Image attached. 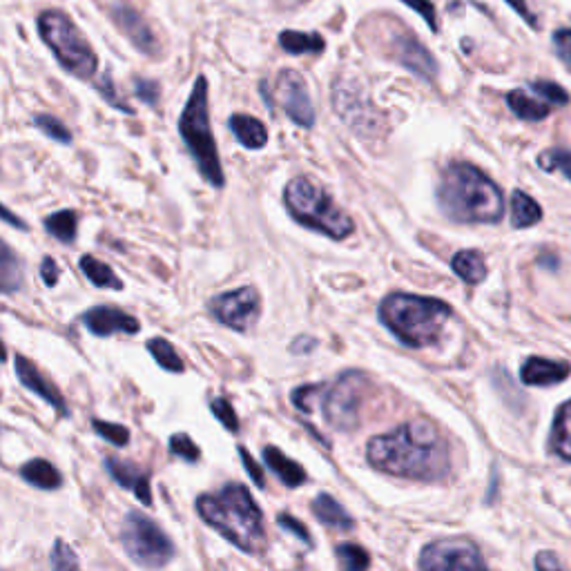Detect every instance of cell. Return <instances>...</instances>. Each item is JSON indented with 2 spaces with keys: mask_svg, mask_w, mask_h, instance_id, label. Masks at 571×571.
I'll use <instances>...</instances> for the list:
<instances>
[{
  "mask_svg": "<svg viewBox=\"0 0 571 571\" xmlns=\"http://www.w3.org/2000/svg\"><path fill=\"white\" fill-rule=\"evenodd\" d=\"M366 458L377 471L398 478L429 482L449 473V447L429 420H413L377 435L366 447Z\"/></svg>",
  "mask_w": 571,
  "mask_h": 571,
  "instance_id": "6da1fadb",
  "label": "cell"
},
{
  "mask_svg": "<svg viewBox=\"0 0 571 571\" xmlns=\"http://www.w3.org/2000/svg\"><path fill=\"white\" fill-rule=\"evenodd\" d=\"M438 201L444 215L460 224H496L505 212L500 188L485 172L464 161L444 170Z\"/></svg>",
  "mask_w": 571,
  "mask_h": 571,
  "instance_id": "7a4b0ae2",
  "label": "cell"
},
{
  "mask_svg": "<svg viewBox=\"0 0 571 571\" xmlns=\"http://www.w3.org/2000/svg\"><path fill=\"white\" fill-rule=\"evenodd\" d=\"M197 511L212 529H217L237 549L246 554H257L264 549V516L244 485L230 482L215 496H201L197 500Z\"/></svg>",
  "mask_w": 571,
  "mask_h": 571,
  "instance_id": "3957f363",
  "label": "cell"
},
{
  "mask_svg": "<svg viewBox=\"0 0 571 571\" xmlns=\"http://www.w3.org/2000/svg\"><path fill=\"white\" fill-rule=\"evenodd\" d=\"M451 308L433 297L393 293L380 304V319L393 335L413 348L435 344L442 337Z\"/></svg>",
  "mask_w": 571,
  "mask_h": 571,
  "instance_id": "277c9868",
  "label": "cell"
},
{
  "mask_svg": "<svg viewBox=\"0 0 571 571\" xmlns=\"http://www.w3.org/2000/svg\"><path fill=\"white\" fill-rule=\"evenodd\" d=\"M179 134L183 143H186L188 152L195 159L201 177L206 179L210 186L224 188L226 177L224 168H221L219 150L215 134L210 128V110H208V79L199 76L192 87V94L181 112L179 119Z\"/></svg>",
  "mask_w": 571,
  "mask_h": 571,
  "instance_id": "5b68a950",
  "label": "cell"
},
{
  "mask_svg": "<svg viewBox=\"0 0 571 571\" xmlns=\"http://www.w3.org/2000/svg\"><path fill=\"white\" fill-rule=\"evenodd\" d=\"M284 203L297 224L322 232L331 239H346L355 230L353 219L337 206L317 181L308 177H297L288 183Z\"/></svg>",
  "mask_w": 571,
  "mask_h": 571,
  "instance_id": "8992f818",
  "label": "cell"
},
{
  "mask_svg": "<svg viewBox=\"0 0 571 571\" xmlns=\"http://www.w3.org/2000/svg\"><path fill=\"white\" fill-rule=\"evenodd\" d=\"M38 34L54 52L56 61L76 79H92L96 74V54L74 21L61 9H47L38 16Z\"/></svg>",
  "mask_w": 571,
  "mask_h": 571,
  "instance_id": "52a82bcc",
  "label": "cell"
},
{
  "mask_svg": "<svg viewBox=\"0 0 571 571\" xmlns=\"http://www.w3.org/2000/svg\"><path fill=\"white\" fill-rule=\"evenodd\" d=\"M371 391V380L360 371H346L324 391L322 413L337 431H355L360 427V413Z\"/></svg>",
  "mask_w": 571,
  "mask_h": 571,
  "instance_id": "ba28073f",
  "label": "cell"
},
{
  "mask_svg": "<svg viewBox=\"0 0 571 571\" xmlns=\"http://www.w3.org/2000/svg\"><path fill=\"white\" fill-rule=\"evenodd\" d=\"M121 543L128 551V556L141 567L159 569L170 563L174 556V547L170 538L163 534L159 525L141 511H130L123 520Z\"/></svg>",
  "mask_w": 571,
  "mask_h": 571,
  "instance_id": "9c48e42d",
  "label": "cell"
},
{
  "mask_svg": "<svg viewBox=\"0 0 571 571\" xmlns=\"http://www.w3.org/2000/svg\"><path fill=\"white\" fill-rule=\"evenodd\" d=\"M333 105L335 112L342 116V121L351 128L355 134L364 139H373L382 130V114L375 110L373 101L369 99L360 81L344 76L337 79L333 87Z\"/></svg>",
  "mask_w": 571,
  "mask_h": 571,
  "instance_id": "30bf717a",
  "label": "cell"
},
{
  "mask_svg": "<svg viewBox=\"0 0 571 571\" xmlns=\"http://www.w3.org/2000/svg\"><path fill=\"white\" fill-rule=\"evenodd\" d=\"M422 571H487L478 547L469 540H440L422 551Z\"/></svg>",
  "mask_w": 571,
  "mask_h": 571,
  "instance_id": "8fae6325",
  "label": "cell"
},
{
  "mask_svg": "<svg viewBox=\"0 0 571 571\" xmlns=\"http://www.w3.org/2000/svg\"><path fill=\"white\" fill-rule=\"evenodd\" d=\"M259 293L253 286L228 290L210 299V311L232 331H248L259 317Z\"/></svg>",
  "mask_w": 571,
  "mask_h": 571,
  "instance_id": "7c38bea8",
  "label": "cell"
},
{
  "mask_svg": "<svg viewBox=\"0 0 571 571\" xmlns=\"http://www.w3.org/2000/svg\"><path fill=\"white\" fill-rule=\"evenodd\" d=\"M277 99L282 103L284 112L290 121H295L299 128H313L315 125V108L308 94L306 79L295 70H282L277 76Z\"/></svg>",
  "mask_w": 571,
  "mask_h": 571,
  "instance_id": "4fadbf2b",
  "label": "cell"
},
{
  "mask_svg": "<svg viewBox=\"0 0 571 571\" xmlns=\"http://www.w3.org/2000/svg\"><path fill=\"white\" fill-rule=\"evenodd\" d=\"M112 23L119 27V32L128 38V41L137 47V50L145 56H159L161 54V43L159 38L154 36L150 23L145 21L143 14L137 9L123 3H116L112 7Z\"/></svg>",
  "mask_w": 571,
  "mask_h": 571,
  "instance_id": "5bb4252c",
  "label": "cell"
},
{
  "mask_svg": "<svg viewBox=\"0 0 571 571\" xmlns=\"http://www.w3.org/2000/svg\"><path fill=\"white\" fill-rule=\"evenodd\" d=\"M393 56L398 58L406 70L422 76L424 81H433L438 76V63L431 52L424 47L418 38L409 32H400L393 38Z\"/></svg>",
  "mask_w": 571,
  "mask_h": 571,
  "instance_id": "9a60e30c",
  "label": "cell"
},
{
  "mask_svg": "<svg viewBox=\"0 0 571 571\" xmlns=\"http://www.w3.org/2000/svg\"><path fill=\"white\" fill-rule=\"evenodd\" d=\"M83 324L90 328V333L99 337H108L114 333L134 335L139 333V319L128 313H123L121 308L114 306H94L83 315Z\"/></svg>",
  "mask_w": 571,
  "mask_h": 571,
  "instance_id": "2e32d148",
  "label": "cell"
},
{
  "mask_svg": "<svg viewBox=\"0 0 571 571\" xmlns=\"http://www.w3.org/2000/svg\"><path fill=\"white\" fill-rule=\"evenodd\" d=\"M16 375H18V380L23 382L25 389L36 393L38 398H43L47 404H52L58 413L67 415V406H65L63 395L58 393L56 386L47 380V377L36 369V364L32 360H27L25 355L16 357Z\"/></svg>",
  "mask_w": 571,
  "mask_h": 571,
  "instance_id": "e0dca14e",
  "label": "cell"
},
{
  "mask_svg": "<svg viewBox=\"0 0 571 571\" xmlns=\"http://www.w3.org/2000/svg\"><path fill=\"white\" fill-rule=\"evenodd\" d=\"M571 373L567 362L545 360V357H529L520 369V380L527 386H551L565 382Z\"/></svg>",
  "mask_w": 571,
  "mask_h": 571,
  "instance_id": "ac0fdd59",
  "label": "cell"
},
{
  "mask_svg": "<svg viewBox=\"0 0 571 571\" xmlns=\"http://www.w3.org/2000/svg\"><path fill=\"white\" fill-rule=\"evenodd\" d=\"M105 469H108L112 480L119 482L121 487L137 493V498L143 502V505H152L150 478H148V473L137 467V464L123 462L119 458H108L105 460Z\"/></svg>",
  "mask_w": 571,
  "mask_h": 571,
  "instance_id": "d6986e66",
  "label": "cell"
},
{
  "mask_svg": "<svg viewBox=\"0 0 571 571\" xmlns=\"http://www.w3.org/2000/svg\"><path fill=\"white\" fill-rule=\"evenodd\" d=\"M230 130L235 134L237 141L248 150H259L268 143V130L266 125L250 114H232L230 116Z\"/></svg>",
  "mask_w": 571,
  "mask_h": 571,
  "instance_id": "ffe728a7",
  "label": "cell"
},
{
  "mask_svg": "<svg viewBox=\"0 0 571 571\" xmlns=\"http://www.w3.org/2000/svg\"><path fill=\"white\" fill-rule=\"evenodd\" d=\"M264 460L270 469L277 473V478L284 482L286 487H302L306 482V471L299 462L290 460L282 449L277 447H266L264 449Z\"/></svg>",
  "mask_w": 571,
  "mask_h": 571,
  "instance_id": "44dd1931",
  "label": "cell"
},
{
  "mask_svg": "<svg viewBox=\"0 0 571 571\" xmlns=\"http://www.w3.org/2000/svg\"><path fill=\"white\" fill-rule=\"evenodd\" d=\"M313 514L319 522H324L326 527L337 531H351L355 527V520L346 514L344 507L328 493H319L313 500Z\"/></svg>",
  "mask_w": 571,
  "mask_h": 571,
  "instance_id": "7402d4cb",
  "label": "cell"
},
{
  "mask_svg": "<svg viewBox=\"0 0 571 571\" xmlns=\"http://www.w3.org/2000/svg\"><path fill=\"white\" fill-rule=\"evenodd\" d=\"M23 286V261L0 239V293H16Z\"/></svg>",
  "mask_w": 571,
  "mask_h": 571,
  "instance_id": "603a6c76",
  "label": "cell"
},
{
  "mask_svg": "<svg viewBox=\"0 0 571 571\" xmlns=\"http://www.w3.org/2000/svg\"><path fill=\"white\" fill-rule=\"evenodd\" d=\"M507 103L511 112H514L522 121H543L551 112V105L547 101H536V96H531L525 90L509 92Z\"/></svg>",
  "mask_w": 571,
  "mask_h": 571,
  "instance_id": "cb8c5ba5",
  "label": "cell"
},
{
  "mask_svg": "<svg viewBox=\"0 0 571 571\" xmlns=\"http://www.w3.org/2000/svg\"><path fill=\"white\" fill-rule=\"evenodd\" d=\"M21 476H23V480L29 482V485H32V487L45 489V491H52V489H58V487L63 485L61 473L56 471L54 464L47 462V460H41V458L23 464Z\"/></svg>",
  "mask_w": 571,
  "mask_h": 571,
  "instance_id": "d4e9b609",
  "label": "cell"
},
{
  "mask_svg": "<svg viewBox=\"0 0 571 571\" xmlns=\"http://www.w3.org/2000/svg\"><path fill=\"white\" fill-rule=\"evenodd\" d=\"M451 268L460 279L467 284H480L487 277V264L478 250H460V253L451 259Z\"/></svg>",
  "mask_w": 571,
  "mask_h": 571,
  "instance_id": "484cf974",
  "label": "cell"
},
{
  "mask_svg": "<svg viewBox=\"0 0 571 571\" xmlns=\"http://www.w3.org/2000/svg\"><path fill=\"white\" fill-rule=\"evenodd\" d=\"M279 45L282 50L293 56H304V54H322L326 50V41L319 34H306V32H293V29H286V32L279 34Z\"/></svg>",
  "mask_w": 571,
  "mask_h": 571,
  "instance_id": "4316f807",
  "label": "cell"
},
{
  "mask_svg": "<svg viewBox=\"0 0 571 571\" xmlns=\"http://www.w3.org/2000/svg\"><path fill=\"white\" fill-rule=\"evenodd\" d=\"M543 219V208L527 192L516 190L511 195V224L514 228H529Z\"/></svg>",
  "mask_w": 571,
  "mask_h": 571,
  "instance_id": "83f0119b",
  "label": "cell"
},
{
  "mask_svg": "<svg viewBox=\"0 0 571 571\" xmlns=\"http://www.w3.org/2000/svg\"><path fill=\"white\" fill-rule=\"evenodd\" d=\"M551 449L563 460L571 462V402L560 406L556 413L554 431H551Z\"/></svg>",
  "mask_w": 571,
  "mask_h": 571,
  "instance_id": "f1b7e54d",
  "label": "cell"
},
{
  "mask_svg": "<svg viewBox=\"0 0 571 571\" xmlns=\"http://www.w3.org/2000/svg\"><path fill=\"white\" fill-rule=\"evenodd\" d=\"M79 268L83 270V275L90 279L94 286L99 288H112V290H119L123 284L121 279L116 277L114 270L105 264V261L94 259L92 255H83L79 261Z\"/></svg>",
  "mask_w": 571,
  "mask_h": 571,
  "instance_id": "f546056e",
  "label": "cell"
},
{
  "mask_svg": "<svg viewBox=\"0 0 571 571\" xmlns=\"http://www.w3.org/2000/svg\"><path fill=\"white\" fill-rule=\"evenodd\" d=\"M76 228H79V219H76L74 210L54 212L45 219V230L58 241H65V244H72L76 239Z\"/></svg>",
  "mask_w": 571,
  "mask_h": 571,
  "instance_id": "4dcf8cb0",
  "label": "cell"
},
{
  "mask_svg": "<svg viewBox=\"0 0 571 571\" xmlns=\"http://www.w3.org/2000/svg\"><path fill=\"white\" fill-rule=\"evenodd\" d=\"M148 351L154 360H157L161 369L172 371V373L183 371V360L179 357V353L174 351V346L168 340H163V337H154V340H150Z\"/></svg>",
  "mask_w": 571,
  "mask_h": 571,
  "instance_id": "1f68e13d",
  "label": "cell"
},
{
  "mask_svg": "<svg viewBox=\"0 0 571 571\" xmlns=\"http://www.w3.org/2000/svg\"><path fill=\"white\" fill-rule=\"evenodd\" d=\"M335 554H337V560H340V565L344 571H366L371 565L369 551L360 545H355V543H342L340 547L335 549Z\"/></svg>",
  "mask_w": 571,
  "mask_h": 571,
  "instance_id": "d6a6232c",
  "label": "cell"
},
{
  "mask_svg": "<svg viewBox=\"0 0 571 571\" xmlns=\"http://www.w3.org/2000/svg\"><path fill=\"white\" fill-rule=\"evenodd\" d=\"M36 128L41 130L45 137H50L56 143H63V145H70L72 143V132L65 128V123L61 119H56L52 114H38L36 119Z\"/></svg>",
  "mask_w": 571,
  "mask_h": 571,
  "instance_id": "836d02e7",
  "label": "cell"
},
{
  "mask_svg": "<svg viewBox=\"0 0 571 571\" xmlns=\"http://www.w3.org/2000/svg\"><path fill=\"white\" fill-rule=\"evenodd\" d=\"M538 166L547 172H563L565 177L571 181V150H563V148L547 150L538 157Z\"/></svg>",
  "mask_w": 571,
  "mask_h": 571,
  "instance_id": "e575fe53",
  "label": "cell"
},
{
  "mask_svg": "<svg viewBox=\"0 0 571 571\" xmlns=\"http://www.w3.org/2000/svg\"><path fill=\"white\" fill-rule=\"evenodd\" d=\"M52 571H81L79 558H76L74 549L65 543V540H56L50 556Z\"/></svg>",
  "mask_w": 571,
  "mask_h": 571,
  "instance_id": "d590c367",
  "label": "cell"
},
{
  "mask_svg": "<svg viewBox=\"0 0 571 571\" xmlns=\"http://www.w3.org/2000/svg\"><path fill=\"white\" fill-rule=\"evenodd\" d=\"M92 429L99 433V438L108 440L114 447H125L130 442V431L123 424H114V422H103V420H94Z\"/></svg>",
  "mask_w": 571,
  "mask_h": 571,
  "instance_id": "8d00e7d4",
  "label": "cell"
},
{
  "mask_svg": "<svg viewBox=\"0 0 571 571\" xmlns=\"http://www.w3.org/2000/svg\"><path fill=\"white\" fill-rule=\"evenodd\" d=\"M170 453L172 456H177L181 460H188V462H197L201 451L195 442H192L190 435L186 433H174L170 438Z\"/></svg>",
  "mask_w": 571,
  "mask_h": 571,
  "instance_id": "74e56055",
  "label": "cell"
},
{
  "mask_svg": "<svg viewBox=\"0 0 571 571\" xmlns=\"http://www.w3.org/2000/svg\"><path fill=\"white\" fill-rule=\"evenodd\" d=\"M96 92H99L105 101H108L114 110H119V112H125V114H134V110L130 108L128 103H125L121 96H119V92H116V87H114V83H112V76L105 72L101 79H99V83H96Z\"/></svg>",
  "mask_w": 571,
  "mask_h": 571,
  "instance_id": "f35d334b",
  "label": "cell"
},
{
  "mask_svg": "<svg viewBox=\"0 0 571 571\" xmlns=\"http://www.w3.org/2000/svg\"><path fill=\"white\" fill-rule=\"evenodd\" d=\"M531 90H534V94L543 96L549 105H567L569 103V94L558 83L536 81V83H531Z\"/></svg>",
  "mask_w": 571,
  "mask_h": 571,
  "instance_id": "ab89813d",
  "label": "cell"
},
{
  "mask_svg": "<svg viewBox=\"0 0 571 571\" xmlns=\"http://www.w3.org/2000/svg\"><path fill=\"white\" fill-rule=\"evenodd\" d=\"M210 409L215 413V418L224 424L228 431L235 433L239 429V420H237V413L232 409V404L226 398H215L210 402Z\"/></svg>",
  "mask_w": 571,
  "mask_h": 571,
  "instance_id": "60d3db41",
  "label": "cell"
},
{
  "mask_svg": "<svg viewBox=\"0 0 571 571\" xmlns=\"http://www.w3.org/2000/svg\"><path fill=\"white\" fill-rule=\"evenodd\" d=\"M134 94H137L143 103L157 105L159 96H161V87L157 81L141 79V76H137V79H134Z\"/></svg>",
  "mask_w": 571,
  "mask_h": 571,
  "instance_id": "b9f144b4",
  "label": "cell"
},
{
  "mask_svg": "<svg viewBox=\"0 0 571 571\" xmlns=\"http://www.w3.org/2000/svg\"><path fill=\"white\" fill-rule=\"evenodd\" d=\"M402 3L415 9V12L424 18V23H427L433 32H438V12H435V5L431 0H402Z\"/></svg>",
  "mask_w": 571,
  "mask_h": 571,
  "instance_id": "7bdbcfd3",
  "label": "cell"
},
{
  "mask_svg": "<svg viewBox=\"0 0 571 571\" xmlns=\"http://www.w3.org/2000/svg\"><path fill=\"white\" fill-rule=\"evenodd\" d=\"M322 391V386H313V384H306V386H299V389L293 391V404L297 406L299 411L304 413H311L313 411V398L315 395Z\"/></svg>",
  "mask_w": 571,
  "mask_h": 571,
  "instance_id": "ee69618b",
  "label": "cell"
},
{
  "mask_svg": "<svg viewBox=\"0 0 571 571\" xmlns=\"http://www.w3.org/2000/svg\"><path fill=\"white\" fill-rule=\"evenodd\" d=\"M277 522H279V527H282L284 531H288V534H295L299 540H304V543H308V545L313 543V538H311V534H308V529L304 527V522H299L297 518L288 516V514L279 516Z\"/></svg>",
  "mask_w": 571,
  "mask_h": 571,
  "instance_id": "f6af8a7d",
  "label": "cell"
},
{
  "mask_svg": "<svg viewBox=\"0 0 571 571\" xmlns=\"http://www.w3.org/2000/svg\"><path fill=\"white\" fill-rule=\"evenodd\" d=\"M239 456H241V462H244V467L248 471V476L253 478V482L257 487L264 489L266 487V476H264V469L259 467V464L253 460V456H250V451L244 449V447H239Z\"/></svg>",
  "mask_w": 571,
  "mask_h": 571,
  "instance_id": "bcb514c9",
  "label": "cell"
},
{
  "mask_svg": "<svg viewBox=\"0 0 571 571\" xmlns=\"http://www.w3.org/2000/svg\"><path fill=\"white\" fill-rule=\"evenodd\" d=\"M554 45L558 56L563 58L567 65H571V29H558L554 34Z\"/></svg>",
  "mask_w": 571,
  "mask_h": 571,
  "instance_id": "7dc6e473",
  "label": "cell"
},
{
  "mask_svg": "<svg viewBox=\"0 0 571 571\" xmlns=\"http://www.w3.org/2000/svg\"><path fill=\"white\" fill-rule=\"evenodd\" d=\"M536 571H565V567L556 554H551V551H540L536 556Z\"/></svg>",
  "mask_w": 571,
  "mask_h": 571,
  "instance_id": "c3c4849f",
  "label": "cell"
},
{
  "mask_svg": "<svg viewBox=\"0 0 571 571\" xmlns=\"http://www.w3.org/2000/svg\"><path fill=\"white\" fill-rule=\"evenodd\" d=\"M58 275H61V270H58L56 261L52 257H45L43 264H41V279L45 286H56L58 282Z\"/></svg>",
  "mask_w": 571,
  "mask_h": 571,
  "instance_id": "681fc988",
  "label": "cell"
},
{
  "mask_svg": "<svg viewBox=\"0 0 571 571\" xmlns=\"http://www.w3.org/2000/svg\"><path fill=\"white\" fill-rule=\"evenodd\" d=\"M507 3L516 9V12L525 18V21L531 25V27H538V21H536V16L534 12H531L529 5H527V0H507Z\"/></svg>",
  "mask_w": 571,
  "mask_h": 571,
  "instance_id": "f907efd6",
  "label": "cell"
},
{
  "mask_svg": "<svg viewBox=\"0 0 571 571\" xmlns=\"http://www.w3.org/2000/svg\"><path fill=\"white\" fill-rule=\"evenodd\" d=\"M0 219H3L5 224L18 228V230H27V224H25V221H23L21 217H18V215H14V212L9 210V208H5L3 203H0Z\"/></svg>",
  "mask_w": 571,
  "mask_h": 571,
  "instance_id": "816d5d0a",
  "label": "cell"
},
{
  "mask_svg": "<svg viewBox=\"0 0 571 571\" xmlns=\"http://www.w3.org/2000/svg\"><path fill=\"white\" fill-rule=\"evenodd\" d=\"M306 3H311V0H277L279 9H295V7H302Z\"/></svg>",
  "mask_w": 571,
  "mask_h": 571,
  "instance_id": "f5cc1de1",
  "label": "cell"
},
{
  "mask_svg": "<svg viewBox=\"0 0 571 571\" xmlns=\"http://www.w3.org/2000/svg\"><path fill=\"white\" fill-rule=\"evenodd\" d=\"M7 360V348L3 344V340H0V362H5Z\"/></svg>",
  "mask_w": 571,
  "mask_h": 571,
  "instance_id": "db71d44e",
  "label": "cell"
}]
</instances>
